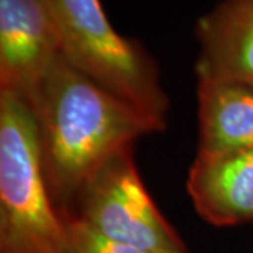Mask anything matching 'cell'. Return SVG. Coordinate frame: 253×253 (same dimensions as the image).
Segmentation results:
<instances>
[{"instance_id": "obj_1", "label": "cell", "mask_w": 253, "mask_h": 253, "mask_svg": "<svg viewBox=\"0 0 253 253\" xmlns=\"http://www.w3.org/2000/svg\"><path fill=\"white\" fill-rule=\"evenodd\" d=\"M42 172L63 218L93 174L138 138L163 131L155 120L73 68L62 55L46 78L36 106Z\"/></svg>"}, {"instance_id": "obj_2", "label": "cell", "mask_w": 253, "mask_h": 253, "mask_svg": "<svg viewBox=\"0 0 253 253\" xmlns=\"http://www.w3.org/2000/svg\"><path fill=\"white\" fill-rule=\"evenodd\" d=\"M0 253H69L46 186L33 111L0 93Z\"/></svg>"}, {"instance_id": "obj_3", "label": "cell", "mask_w": 253, "mask_h": 253, "mask_svg": "<svg viewBox=\"0 0 253 253\" xmlns=\"http://www.w3.org/2000/svg\"><path fill=\"white\" fill-rule=\"evenodd\" d=\"M61 55L79 72L135 106L165 129L169 100L152 58L113 28L100 0H45Z\"/></svg>"}, {"instance_id": "obj_4", "label": "cell", "mask_w": 253, "mask_h": 253, "mask_svg": "<svg viewBox=\"0 0 253 253\" xmlns=\"http://www.w3.org/2000/svg\"><path fill=\"white\" fill-rule=\"evenodd\" d=\"M69 217L106 238L149 253H187L145 187L132 146L118 151L93 174Z\"/></svg>"}, {"instance_id": "obj_5", "label": "cell", "mask_w": 253, "mask_h": 253, "mask_svg": "<svg viewBox=\"0 0 253 253\" xmlns=\"http://www.w3.org/2000/svg\"><path fill=\"white\" fill-rule=\"evenodd\" d=\"M61 42L45 0H0V93L33 111Z\"/></svg>"}, {"instance_id": "obj_6", "label": "cell", "mask_w": 253, "mask_h": 253, "mask_svg": "<svg viewBox=\"0 0 253 253\" xmlns=\"http://www.w3.org/2000/svg\"><path fill=\"white\" fill-rule=\"evenodd\" d=\"M191 203L215 226L253 222V148L217 155L197 154L187 174Z\"/></svg>"}, {"instance_id": "obj_7", "label": "cell", "mask_w": 253, "mask_h": 253, "mask_svg": "<svg viewBox=\"0 0 253 253\" xmlns=\"http://www.w3.org/2000/svg\"><path fill=\"white\" fill-rule=\"evenodd\" d=\"M197 81L253 86V0H222L196 24Z\"/></svg>"}, {"instance_id": "obj_8", "label": "cell", "mask_w": 253, "mask_h": 253, "mask_svg": "<svg viewBox=\"0 0 253 253\" xmlns=\"http://www.w3.org/2000/svg\"><path fill=\"white\" fill-rule=\"evenodd\" d=\"M197 154L253 148V86L232 81H199Z\"/></svg>"}, {"instance_id": "obj_9", "label": "cell", "mask_w": 253, "mask_h": 253, "mask_svg": "<svg viewBox=\"0 0 253 253\" xmlns=\"http://www.w3.org/2000/svg\"><path fill=\"white\" fill-rule=\"evenodd\" d=\"M69 238V253H149L131 245L103 236L78 218H65Z\"/></svg>"}]
</instances>
